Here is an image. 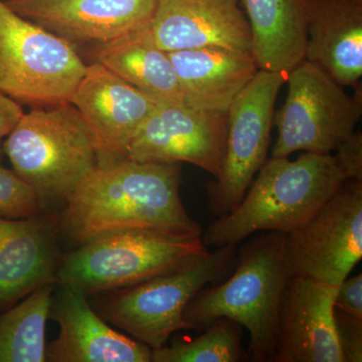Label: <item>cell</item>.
<instances>
[{"mask_svg":"<svg viewBox=\"0 0 362 362\" xmlns=\"http://www.w3.org/2000/svg\"><path fill=\"white\" fill-rule=\"evenodd\" d=\"M180 163L108 157L66 201L59 228L78 245L117 230L157 228L201 233L181 201Z\"/></svg>","mask_w":362,"mask_h":362,"instance_id":"obj_1","label":"cell"},{"mask_svg":"<svg viewBox=\"0 0 362 362\" xmlns=\"http://www.w3.org/2000/svg\"><path fill=\"white\" fill-rule=\"evenodd\" d=\"M209 252L201 233L157 228L117 230L62 257L57 284L96 295L178 270Z\"/></svg>","mask_w":362,"mask_h":362,"instance_id":"obj_4","label":"cell"},{"mask_svg":"<svg viewBox=\"0 0 362 362\" xmlns=\"http://www.w3.org/2000/svg\"><path fill=\"white\" fill-rule=\"evenodd\" d=\"M333 156L345 180H362V133L354 131Z\"/></svg>","mask_w":362,"mask_h":362,"instance_id":"obj_26","label":"cell"},{"mask_svg":"<svg viewBox=\"0 0 362 362\" xmlns=\"http://www.w3.org/2000/svg\"><path fill=\"white\" fill-rule=\"evenodd\" d=\"M228 112L157 102L131 140L125 156L137 161L192 164L214 177L225 156Z\"/></svg>","mask_w":362,"mask_h":362,"instance_id":"obj_11","label":"cell"},{"mask_svg":"<svg viewBox=\"0 0 362 362\" xmlns=\"http://www.w3.org/2000/svg\"><path fill=\"white\" fill-rule=\"evenodd\" d=\"M59 285L49 317L59 324V332L47 345V361L152 362V349L109 326L90 307L85 292Z\"/></svg>","mask_w":362,"mask_h":362,"instance_id":"obj_14","label":"cell"},{"mask_svg":"<svg viewBox=\"0 0 362 362\" xmlns=\"http://www.w3.org/2000/svg\"><path fill=\"white\" fill-rule=\"evenodd\" d=\"M286 81L284 74L259 70L228 108L223 164L206 187L209 207L216 218L238 206L265 163L275 104Z\"/></svg>","mask_w":362,"mask_h":362,"instance_id":"obj_9","label":"cell"},{"mask_svg":"<svg viewBox=\"0 0 362 362\" xmlns=\"http://www.w3.org/2000/svg\"><path fill=\"white\" fill-rule=\"evenodd\" d=\"M240 0H157L150 30L165 52L218 47L251 52Z\"/></svg>","mask_w":362,"mask_h":362,"instance_id":"obj_17","label":"cell"},{"mask_svg":"<svg viewBox=\"0 0 362 362\" xmlns=\"http://www.w3.org/2000/svg\"><path fill=\"white\" fill-rule=\"evenodd\" d=\"M307 61L343 87L361 86L362 0H309Z\"/></svg>","mask_w":362,"mask_h":362,"instance_id":"obj_18","label":"cell"},{"mask_svg":"<svg viewBox=\"0 0 362 362\" xmlns=\"http://www.w3.org/2000/svg\"><path fill=\"white\" fill-rule=\"evenodd\" d=\"M71 104L96 138L100 160L126 150L157 101L98 63L87 64Z\"/></svg>","mask_w":362,"mask_h":362,"instance_id":"obj_15","label":"cell"},{"mask_svg":"<svg viewBox=\"0 0 362 362\" xmlns=\"http://www.w3.org/2000/svg\"><path fill=\"white\" fill-rule=\"evenodd\" d=\"M337 339L344 362L362 361V318L350 315L334 307Z\"/></svg>","mask_w":362,"mask_h":362,"instance_id":"obj_25","label":"cell"},{"mask_svg":"<svg viewBox=\"0 0 362 362\" xmlns=\"http://www.w3.org/2000/svg\"><path fill=\"white\" fill-rule=\"evenodd\" d=\"M11 11L77 47L103 45L151 25L157 0H4Z\"/></svg>","mask_w":362,"mask_h":362,"instance_id":"obj_12","label":"cell"},{"mask_svg":"<svg viewBox=\"0 0 362 362\" xmlns=\"http://www.w3.org/2000/svg\"><path fill=\"white\" fill-rule=\"evenodd\" d=\"M44 209L33 188L13 170L0 165V214L13 218H32Z\"/></svg>","mask_w":362,"mask_h":362,"instance_id":"obj_24","label":"cell"},{"mask_svg":"<svg viewBox=\"0 0 362 362\" xmlns=\"http://www.w3.org/2000/svg\"><path fill=\"white\" fill-rule=\"evenodd\" d=\"M285 233L264 232L237 249L233 272L202 288L185 310L190 329L204 331L218 318L246 328L254 362H274L281 300L293 272L286 259Z\"/></svg>","mask_w":362,"mask_h":362,"instance_id":"obj_2","label":"cell"},{"mask_svg":"<svg viewBox=\"0 0 362 362\" xmlns=\"http://www.w3.org/2000/svg\"><path fill=\"white\" fill-rule=\"evenodd\" d=\"M23 114L25 112L21 104L0 90V163L6 156L4 150V140L20 122Z\"/></svg>","mask_w":362,"mask_h":362,"instance_id":"obj_28","label":"cell"},{"mask_svg":"<svg viewBox=\"0 0 362 362\" xmlns=\"http://www.w3.org/2000/svg\"><path fill=\"white\" fill-rule=\"evenodd\" d=\"M86 66L77 47L0 0V90L18 104H71Z\"/></svg>","mask_w":362,"mask_h":362,"instance_id":"obj_7","label":"cell"},{"mask_svg":"<svg viewBox=\"0 0 362 362\" xmlns=\"http://www.w3.org/2000/svg\"><path fill=\"white\" fill-rule=\"evenodd\" d=\"M168 54L183 103L199 110L228 112L259 71L251 52L206 47Z\"/></svg>","mask_w":362,"mask_h":362,"instance_id":"obj_19","label":"cell"},{"mask_svg":"<svg viewBox=\"0 0 362 362\" xmlns=\"http://www.w3.org/2000/svg\"><path fill=\"white\" fill-rule=\"evenodd\" d=\"M238 206L202 235L207 247L238 246L257 233H288L315 213L345 180L333 154L271 157Z\"/></svg>","mask_w":362,"mask_h":362,"instance_id":"obj_3","label":"cell"},{"mask_svg":"<svg viewBox=\"0 0 362 362\" xmlns=\"http://www.w3.org/2000/svg\"><path fill=\"white\" fill-rule=\"evenodd\" d=\"M84 51L90 63L105 66L156 101L183 103L168 52L156 44L150 25L107 44L84 47Z\"/></svg>","mask_w":362,"mask_h":362,"instance_id":"obj_21","label":"cell"},{"mask_svg":"<svg viewBox=\"0 0 362 362\" xmlns=\"http://www.w3.org/2000/svg\"><path fill=\"white\" fill-rule=\"evenodd\" d=\"M337 288L293 274L281 300L274 362H344L334 323Z\"/></svg>","mask_w":362,"mask_h":362,"instance_id":"obj_13","label":"cell"},{"mask_svg":"<svg viewBox=\"0 0 362 362\" xmlns=\"http://www.w3.org/2000/svg\"><path fill=\"white\" fill-rule=\"evenodd\" d=\"M13 170L44 206L65 202L100 162L96 138L73 104L33 108L4 143Z\"/></svg>","mask_w":362,"mask_h":362,"instance_id":"obj_5","label":"cell"},{"mask_svg":"<svg viewBox=\"0 0 362 362\" xmlns=\"http://www.w3.org/2000/svg\"><path fill=\"white\" fill-rule=\"evenodd\" d=\"M295 275L338 287L362 258V180H345L303 225L284 237Z\"/></svg>","mask_w":362,"mask_h":362,"instance_id":"obj_10","label":"cell"},{"mask_svg":"<svg viewBox=\"0 0 362 362\" xmlns=\"http://www.w3.org/2000/svg\"><path fill=\"white\" fill-rule=\"evenodd\" d=\"M242 326L232 319L218 318L201 337L177 340L152 350V362H239L245 358Z\"/></svg>","mask_w":362,"mask_h":362,"instance_id":"obj_23","label":"cell"},{"mask_svg":"<svg viewBox=\"0 0 362 362\" xmlns=\"http://www.w3.org/2000/svg\"><path fill=\"white\" fill-rule=\"evenodd\" d=\"M59 228L54 214L13 218L0 214V310L37 288L57 284Z\"/></svg>","mask_w":362,"mask_h":362,"instance_id":"obj_16","label":"cell"},{"mask_svg":"<svg viewBox=\"0 0 362 362\" xmlns=\"http://www.w3.org/2000/svg\"><path fill=\"white\" fill-rule=\"evenodd\" d=\"M237 246L218 247L178 269L121 289L96 294L95 309L152 350L168 344L176 331L190 329L185 310L207 285L220 283L233 269Z\"/></svg>","mask_w":362,"mask_h":362,"instance_id":"obj_6","label":"cell"},{"mask_svg":"<svg viewBox=\"0 0 362 362\" xmlns=\"http://www.w3.org/2000/svg\"><path fill=\"white\" fill-rule=\"evenodd\" d=\"M56 284L37 288L0 314V362H45V328Z\"/></svg>","mask_w":362,"mask_h":362,"instance_id":"obj_22","label":"cell"},{"mask_svg":"<svg viewBox=\"0 0 362 362\" xmlns=\"http://www.w3.org/2000/svg\"><path fill=\"white\" fill-rule=\"evenodd\" d=\"M309 0H240L259 70L289 75L306 59Z\"/></svg>","mask_w":362,"mask_h":362,"instance_id":"obj_20","label":"cell"},{"mask_svg":"<svg viewBox=\"0 0 362 362\" xmlns=\"http://www.w3.org/2000/svg\"><path fill=\"white\" fill-rule=\"evenodd\" d=\"M287 96L274 115L277 140L271 157L295 152L332 154L362 117L361 86L352 96L322 69L304 59L288 75Z\"/></svg>","mask_w":362,"mask_h":362,"instance_id":"obj_8","label":"cell"},{"mask_svg":"<svg viewBox=\"0 0 362 362\" xmlns=\"http://www.w3.org/2000/svg\"><path fill=\"white\" fill-rule=\"evenodd\" d=\"M335 308L350 315L362 318V274L347 277L338 286Z\"/></svg>","mask_w":362,"mask_h":362,"instance_id":"obj_27","label":"cell"}]
</instances>
